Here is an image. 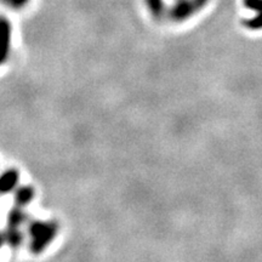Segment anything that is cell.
<instances>
[{
    "mask_svg": "<svg viewBox=\"0 0 262 262\" xmlns=\"http://www.w3.org/2000/svg\"><path fill=\"white\" fill-rule=\"evenodd\" d=\"M11 25L6 18H0V66L8 60L11 47Z\"/></svg>",
    "mask_w": 262,
    "mask_h": 262,
    "instance_id": "obj_3",
    "label": "cell"
},
{
    "mask_svg": "<svg viewBox=\"0 0 262 262\" xmlns=\"http://www.w3.org/2000/svg\"><path fill=\"white\" fill-rule=\"evenodd\" d=\"M33 196H34V191L32 187H21L16 192L15 201L19 206L27 205L28 203H31Z\"/></svg>",
    "mask_w": 262,
    "mask_h": 262,
    "instance_id": "obj_7",
    "label": "cell"
},
{
    "mask_svg": "<svg viewBox=\"0 0 262 262\" xmlns=\"http://www.w3.org/2000/svg\"><path fill=\"white\" fill-rule=\"evenodd\" d=\"M244 5L255 12V17L244 22L249 28H262V0H243Z\"/></svg>",
    "mask_w": 262,
    "mask_h": 262,
    "instance_id": "obj_4",
    "label": "cell"
},
{
    "mask_svg": "<svg viewBox=\"0 0 262 262\" xmlns=\"http://www.w3.org/2000/svg\"><path fill=\"white\" fill-rule=\"evenodd\" d=\"M208 2L209 0H176V4L168 10V16L172 21H185L204 8Z\"/></svg>",
    "mask_w": 262,
    "mask_h": 262,
    "instance_id": "obj_2",
    "label": "cell"
},
{
    "mask_svg": "<svg viewBox=\"0 0 262 262\" xmlns=\"http://www.w3.org/2000/svg\"><path fill=\"white\" fill-rule=\"evenodd\" d=\"M3 242H4V239H3L2 235H0V248H2V245H3Z\"/></svg>",
    "mask_w": 262,
    "mask_h": 262,
    "instance_id": "obj_11",
    "label": "cell"
},
{
    "mask_svg": "<svg viewBox=\"0 0 262 262\" xmlns=\"http://www.w3.org/2000/svg\"><path fill=\"white\" fill-rule=\"evenodd\" d=\"M25 220V212L21 209H14L9 212V227L18 228Z\"/></svg>",
    "mask_w": 262,
    "mask_h": 262,
    "instance_id": "obj_8",
    "label": "cell"
},
{
    "mask_svg": "<svg viewBox=\"0 0 262 262\" xmlns=\"http://www.w3.org/2000/svg\"><path fill=\"white\" fill-rule=\"evenodd\" d=\"M145 3L149 14L155 18H162L165 14H168L164 0H145Z\"/></svg>",
    "mask_w": 262,
    "mask_h": 262,
    "instance_id": "obj_6",
    "label": "cell"
},
{
    "mask_svg": "<svg viewBox=\"0 0 262 262\" xmlns=\"http://www.w3.org/2000/svg\"><path fill=\"white\" fill-rule=\"evenodd\" d=\"M6 242L12 247H18L22 243V234L21 232H18V228L9 227L8 233H6Z\"/></svg>",
    "mask_w": 262,
    "mask_h": 262,
    "instance_id": "obj_9",
    "label": "cell"
},
{
    "mask_svg": "<svg viewBox=\"0 0 262 262\" xmlns=\"http://www.w3.org/2000/svg\"><path fill=\"white\" fill-rule=\"evenodd\" d=\"M18 179V172L15 170H8V171L2 173L0 175V193L5 194V193L12 191L17 185Z\"/></svg>",
    "mask_w": 262,
    "mask_h": 262,
    "instance_id": "obj_5",
    "label": "cell"
},
{
    "mask_svg": "<svg viewBox=\"0 0 262 262\" xmlns=\"http://www.w3.org/2000/svg\"><path fill=\"white\" fill-rule=\"evenodd\" d=\"M3 2H4L5 4H8L9 6H11V8L19 9L27 4L29 0H3Z\"/></svg>",
    "mask_w": 262,
    "mask_h": 262,
    "instance_id": "obj_10",
    "label": "cell"
},
{
    "mask_svg": "<svg viewBox=\"0 0 262 262\" xmlns=\"http://www.w3.org/2000/svg\"><path fill=\"white\" fill-rule=\"evenodd\" d=\"M58 226L55 222L48 221H35L29 227V235H31V249L35 254L44 250L52 239L56 237Z\"/></svg>",
    "mask_w": 262,
    "mask_h": 262,
    "instance_id": "obj_1",
    "label": "cell"
}]
</instances>
